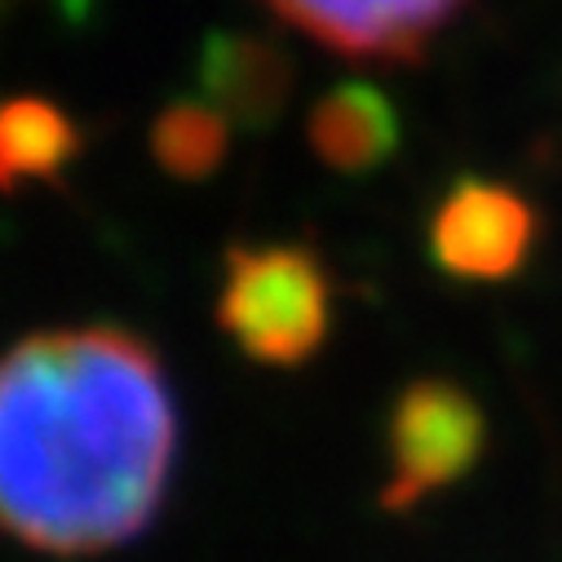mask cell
<instances>
[{
  "label": "cell",
  "mask_w": 562,
  "mask_h": 562,
  "mask_svg": "<svg viewBox=\"0 0 562 562\" xmlns=\"http://www.w3.org/2000/svg\"><path fill=\"white\" fill-rule=\"evenodd\" d=\"M178 412L156 350L111 324L0 355V527L76 558L143 536L165 501Z\"/></svg>",
  "instance_id": "1"
},
{
  "label": "cell",
  "mask_w": 562,
  "mask_h": 562,
  "mask_svg": "<svg viewBox=\"0 0 562 562\" xmlns=\"http://www.w3.org/2000/svg\"><path fill=\"white\" fill-rule=\"evenodd\" d=\"M217 324L257 363H306L333 328V284L324 261L302 244L231 248Z\"/></svg>",
  "instance_id": "2"
},
{
  "label": "cell",
  "mask_w": 562,
  "mask_h": 562,
  "mask_svg": "<svg viewBox=\"0 0 562 562\" xmlns=\"http://www.w3.org/2000/svg\"><path fill=\"white\" fill-rule=\"evenodd\" d=\"M487 448V416L470 390L443 376L412 381L390 412V479L381 505L403 514L461 483Z\"/></svg>",
  "instance_id": "3"
},
{
  "label": "cell",
  "mask_w": 562,
  "mask_h": 562,
  "mask_svg": "<svg viewBox=\"0 0 562 562\" xmlns=\"http://www.w3.org/2000/svg\"><path fill=\"white\" fill-rule=\"evenodd\" d=\"M536 244V209L501 182L465 178L457 182L430 222V252L435 261L474 284H496L522 270Z\"/></svg>",
  "instance_id": "4"
},
{
  "label": "cell",
  "mask_w": 562,
  "mask_h": 562,
  "mask_svg": "<svg viewBox=\"0 0 562 562\" xmlns=\"http://www.w3.org/2000/svg\"><path fill=\"white\" fill-rule=\"evenodd\" d=\"M465 0H270L311 41L368 63H412L457 19Z\"/></svg>",
  "instance_id": "5"
},
{
  "label": "cell",
  "mask_w": 562,
  "mask_h": 562,
  "mask_svg": "<svg viewBox=\"0 0 562 562\" xmlns=\"http://www.w3.org/2000/svg\"><path fill=\"white\" fill-rule=\"evenodd\" d=\"M200 89L209 106H217L231 124L266 128L279 120L293 93V63L261 36L217 32L204 41L200 54Z\"/></svg>",
  "instance_id": "6"
},
{
  "label": "cell",
  "mask_w": 562,
  "mask_h": 562,
  "mask_svg": "<svg viewBox=\"0 0 562 562\" xmlns=\"http://www.w3.org/2000/svg\"><path fill=\"white\" fill-rule=\"evenodd\" d=\"M311 151L337 173H368L398 147V111L372 85H337L311 106L306 120Z\"/></svg>",
  "instance_id": "7"
},
{
  "label": "cell",
  "mask_w": 562,
  "mask_h": 562,
  "mask_svg": "<svg viewBox=\"0 0 562 562\" xmlns=\"http://www.w3.org/2000/svg\"><path fill=\"white\" fill-rule=\"evenodd\" d=\"M80 156V128L49 98L0 102V191L23 182H54Z\"/></svg>",
  "instance_id": "8"
},
{
  "label": "cell",
  "mask_w": 562,
  "mask_h": 562,
  "mask_svg": "<svg viewBox=\"0 0 562 562\" xmlns=\"http://www.w3.org/2000/svg\"><path fill=\"white\" fill-rule=\"evenodd\" d=\"M231 147V120L209 102H173L151 124V156L165 173L200 182L222 169Z\"/></svg>",
  "instance_id": "9"
}]
</instances>
